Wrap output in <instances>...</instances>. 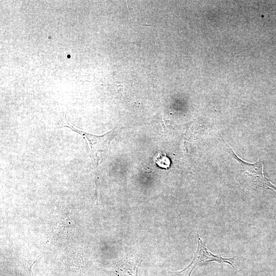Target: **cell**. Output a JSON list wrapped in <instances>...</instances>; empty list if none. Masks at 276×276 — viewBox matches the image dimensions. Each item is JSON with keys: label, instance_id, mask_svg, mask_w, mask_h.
Wrapping results in <instances>:
<instances>
[{"label": "cell", "instance_id": "cell-1", "mask_svg": "<svg viewBox=\"0 0 276 276\" xmlns=\"http://www.w3.org/2000/svg\"><path fill=\"white\" fill-rule=\"evenodd\" d=\"M67 125L63 127H67L83 137L87 143L89 149L93 167L96 169L99 158V153L105 152L109 147L110 143L118 133L117 128L112 129L104 134L97 135L80 130L72 126L68 121Z\"/></svg>", "mask_w": 276, "mask_h": 276}, {"label": "cell", "instance_id": "cell-2", "mask_svg": "<svg viewBox=\"0 0 276 276\" xmlns=\"http://www.w3.org/2000/svg\"><path fill=\"white\" fill-rule=\"evenodd\" d=\"M225 149L229 154L237 160L240 165L247 181L261 188L276 191V186L272 184L264 174L263 164L261 161L258 160L252 164L248 163L240 158L229 145L227 144Z\"/></svg>", "mask_w": 276, "mask_h": 276}, {"label": "cell", "instance_id": "cell-3", "mask_svg": "<svg viewBox=\"0 0 276 276\" xmlns=\"http://www.w3.org/2000/svg\"><path fill=\"white\" fill-rule=\"evenodd\" d=\"M232 261H234L233 258H224L220 255H214L211 252L198 236V246L194 254L193 260L186 268L178 272V273L182 276H190L194 268L197 266L213 261L221 264L226 263L234 267L231 262Z\"/></svg>", "mask_w": 276, "mask_h": 276}, {"label": "cell", "instance_id": "cell-4", "mask_svg": "<svg viewBox=\"0 0 276 276\" xmlns=\"http://www.w3.org/2000/svg\"><path fill=\"white\" fill-rule=\"evenodd\" d=\"M155 162L159 167L167 168L169 167L170 163L165 154L158 153L154 158Z\"/></svg>", "mask_w": 276, "mask_h": 276}, {"label": "cell", "instance_id": "cell-5", "mask_svg": "<svg viewBox=\"0 0 276 276\" xmlns=\"http://www.w3.org/2000/svg\"><path fill=\"white\" fill-rule=\"evenodd\" d=\"M138 265L125 266L120 271V276H137Z\"/></svg>", "mask_w": 276, "mask_h": 276}]
</instances>
